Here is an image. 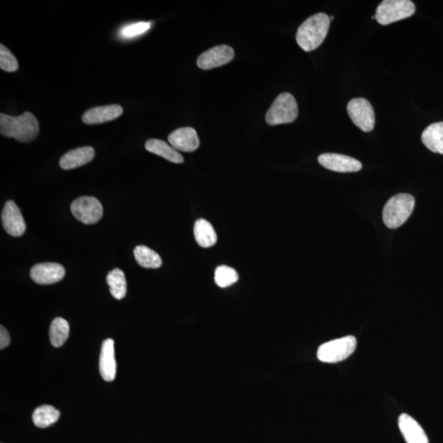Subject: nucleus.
Segmentation results:
<instances>
[{
    "label": "nucleus",
    "mask_w": 443,
    "mask_h": 443,
    "mask_svg": "<svg viewBox=\"0 0 443 443\" xmlns=\"http://www.w3.org/2000/svg\"><path fill=\"white\" fill-rule=\"evenodd\" d=\"M239 276L235 269L221 266L216 268L215 273V281L218 287L225 288L232 286L238 281Z\"/></svg>",
    "instance_id": "393cba45"
},
{
    "label": "nucleus",
    "mask_w": 443,
    "mask_h": 443,
    "mask_svg": "<svg viewBox=\"0 0 443 443\" xmlns=\"http://www.w3.org/2000/svg\"><path fill=\"white\" fill-rule=\"evenodd\" d=\"M421 140L427 149L443 155V122L426 127L423 131Z\"/></svg>",
    "instance_id": "6ab92c4d"
},
{
    "label": "nucleus",
    "mask_w": 443,
    "mask_h": 443,
    "mask_svg": "<svg viewBox=\"0 0 443 443\" xmlns=\"http://www.w3.org/2000/svg\"><path fill=\"white\" fill-rule=\"evenodd\" d=\"M19 68L18 62L13 54L6 47L0 45V69L5 72L14 73Z\"/></svg>",
    "instance_id": "a878e982"
},
{
    "label": "nucleus",
    "mask_w": 443,
    "mask_h": 443,
    "mask_svg": "<svg viewBox=\"0 0 443 443\" xmlns=\"http://www.w3.org/2000/svg\"><path fill=\"white\" fill-rule=\"evenodd\" d=\"M110 293L117 300H122L126 294V281L124 271L119 268H114L107 275Z\"/></svg>",
    "instance_id": "b1692460"
},
{
    "label": "nucleus",
    "mask_w": 443,
    "mask_h": 443,
    "mask_svg": "<svg viewBox=\"0 0 443 443\" xmlns=\"http://www.w3.org/2000/svg\"><path fill=\"white\" fill-rule=\"evenodd\" d=\"M318 160L325 169L338 172H355L362 169L359 160L344 155L326 153L320 155Z\"/></svg>",
    "instance_id": "9b49d317"
},
{
    "label": "nucleus",
    "mask_w": 443,
    "mask_h": 443,
    "mask_svg": "<svg viewBox=\"0 0 443 443\" xmlns=\"http://www.w3.org/2000/svg\"><path fill=\"white\" fill-rule=\"evenodd\" d=\"M415 13V6L410 0H384L377 8L375 19L383 25L408 18Z\"/></svg>",
    "instance_id": "423d86ee"
},
{
    "label": "nucleus",
    "mask_w": 443,
    "mask_h": 443,
    "mask_svg": "<svg viewBox=\"0 0 443 443\" xmlns=\"http://www.w3.org/2000/svg\"><path fill=\"white\" fill-rule=\"evenodd\" d=\"M398 426L407 443H430L425 430L409 415L401 414L399 416Z\"/></svg>",
    "instance_id": "f3484780"
},
{
    "label": "nucleus",
    "mask_w": 443,
    "mask_h": 443,
    "mask_svg": "<svg viewBox=\"0 0 443 443\" xmlns=\"http://www.w3.org/2000/svg\"><path fill=\"white\" fill-rule=\"evenodd\" d=\"M134 256L137 264L142 268H159L163 264L159 254L146 246L135 247Z\"/></svg>",
    "instance_id": "4be33fe9"
},
{
    "label": "nucleus",
    "mask_w": 443,
    "mask_h": 443,
    "mask_svg": "<svg viewBox=\"0 0 443 443\" xmlns=\"http://www.w3.org/2000/svg\"><path fill=\"white\" fill-rule=\"evenodd\" d=\"M123 113V107L119 105L95 107L85 112L83 122L88 125L105 124L119 118Z\"/></svg>",
    "instance_id": "4468645a"
},
{
    "label": "nucleus",
    "mask_w": 443,
    "mask_h": 443,
    "mask_svg": "<svg viewBox=\"0 0 443 443\" xmlns=\"http://www.w3.org/2000/svg\"><path fill=\"white\" fill-rule=\"evenodd\" d=\"M145 147L147 151L165 158V160L175 163V164H182L184 162L180 153L164 141L150 139L146 141Z\"/></svg>",
    "instance_id": "a211bd4d"
},
{
    "label": "nucleus",
    "mask_w": 443,
    "mask_h": 443,
    "mask_svg": "<svg viewBox=\"0 0 443 443\" xmlns=\"http://www.w3.org/2000/svg\"><path fill=\"white\" fill-rule=\"evenodd\" d=\"M234 50L226 45H218L199 56L197 66L203 70H210L230 63L234 59Z\"/></svg>",
    "instance_id": "1a4fd4ad"
},
{
    "label": "nucleus",
    "mask_w": 443,
    "mask_h": 443,
    "mask_svg": "<svg viewBox=\"0 0 443 443\" xmlns=\"http://www.w3.org/2000/svg\"><path fill=\"white\" fill-rule=\"evenodd\" d=\"M415 203V198L406 193L391 197L386 202L383 211L385 225L391 229L403 225L413 212Z\"/></svg>",
    "instance_id": "7ed1b4c3"
},
{
    "label": "nucleus",
    "mask_w": 443,
    "mask_h": 443,
    "mask_svg": "<svg viewBox=\"0 0 443 443\" xmlns=\"http://www.w3.org/2000/svg\"><path fill=\"white\" fill-rule=\"evenodd\" d=\"M167 140L173 148L182 152H193L200 146L197 132L192 127H182L172 131Z\"/></svg>",
    "instance_id": "ddd939ff"
},
{
    "label": "nucleus",
    "mask_w": 443,
    "mask_h": 443,
    "mask_svg": "<svg viewBox=\"0 0 443 443\" xmlns=\"http://www.w3.org/2000/svg\"><path fill=\"white\" fill-rule=\"evenodd\" d=\"M10 344L9 333L6 329L1 325L0 327V349L3 350L6 348Z\"/></svg>",
    "instance_id": "cd10ccee"
},
{
    "label": "nucleus",
    "mask_w": 443,
    "mask_h": 443,
    "mask_svg": "<svg viewBox=\"0 0 443 443\" xmlns=\"http://www.w3.org/2000/svg\"><path fill=\"white\" fill-rule=\"evenodd\" d=\"M60 411L52 406L43 405L33 412V420L38 427H47L54 424L59 419Z\"/></svg>",
    "instance_id": "412c9836"
},
{
    "label": "nucleus",
    "mask_w": 443,
    "mask_h": 443,
    "mask_svg": "<svg viewBox=\"0 0 443 443\" xmlns=\"http://www.w3.org/2000/svg\"><path fill=\"white\" fill-rule=\"evenodd\" d=\"M70 332L69 324L67 320L63 318H56L51 323L49 329V338L51 344L54 348H60L67 341Z\"/></svg>",
    "instance_id": "5701e85b"
},
{
    "label": "nucleus",
    "mask_w": 443,
    "mask_h": 443,
    "mask_svg": "<svg viewBox=\"0 0 443 443\" xmlns=\"http://www.w3.org/2000/svg\"><path fill=\"white\" fill-rule=\"evenodd\" d=\"M150 28V23L141 22L126 25L121 30V35L125 38L136 37L147 32Z\"/></svg>",
    "instance_id": "bb28decb"
},
{
    "label": "nucleus",
    "mask_w": 443,
    "mask_h": 443,
    "mask_svg": "<svg viewBox=\"0 0 443 443\" xmlns=\"http://www.w3.org/2000/svg\"><path fill=\"white\" fill-rule=\"evenodd\" d=\"M194 236L198 245L203 248L215 246L217 234L211 223L203 218L198 220L194 225Z\"/></svg>",
    "instance_id": "aec40b11"
},
{
    "label": "nucleus",
    "mask_w": 443,
    "mask_h": 443,
    "mask_svg": "<svg viewBox=\"0 0 443 443\" xmlns=\"http://www.w3.org/2000/svg\"><path fill=\"white\" fill-rule=\"evenodd\" d=\"M100 372L102 378L105 381L112 382L116 378L117 363L113 339H106L102 344L100 358Z\"/></svg>",
    "instance_id": "2eb2a0df"
},
{
    "label": "nucleus",
    "mask_w": 443,
    "mask_h": 443,
    "mask_svg": "<svg viewBox=\"0 0 443 443\" xmlns=\"http://www.w3.org/2000/svg\"><path fill=\"white\" fill-rule=\"evenodd\" d=\"M358 341L354 336L329 341L321 345L317 350V358L324 363L341 362L350 358L355 350Z\"/></svg>",
    "instance_id": "20e7f679"
},
{
    "label": "nucleus",
    "mask_w": 443,
    "mask_h": 443,
    "mask_svg": "<svg viewBox=\"0 0 443 443\" xmlns=\"http://www.w3.org/2000/svg\"><path fill=\"white\" fill-rule=\"evenodd\" d=\"M298 105L294 96L290 93L280 94L274 100L266 116L271 126L291 124L297 119Z\"/></svg>",
    "instance_id": "39448f33"
},
{
    "label": "nucleus",
    "mask_w": 443,
    "mask_h": 443,
    "mask_svg": "<svg viewBox=\"0 0 443 443\" xmlns=\"http://www.w3.org/2000/svg\"><path fill=\"white\" fill-rule=\"evenodd\" d=\"M1 220L4 230L10 236L22 237L27 229L22 213L13 201H8L5 203Z\"/></svg>",
    "instance_id": "9d476101"
},
{
    "label": "nucleus",
    "mask_w": 443,
    "mask_h": 443,
    "mask_svg": "<svg viewBox=\"0 0 443 443\" xmlns=\"http://www.w3.org/2000/svg\"><path fill=\"white\" fill-rule=\"evenodd\" d=\"M95 155L93 147L84 146L76 148L66 153L61 157L59 165L64 170H71L76 169L93 161Z\"/></svg>",
    "instance_id": "dca6fc26"
},
{
    "label": "nucleus",
    "mask_w": 443,
    "mask_h": 443,
    "mask_svg": "<svg viewBox=\"0 0 443 443\" xmlns=\"http://www.w3.org/2000/svg\"><path fill=\"white\" fill-rule=\"evenodd\" d=\"M71 211L76 220L88 225L98 223L103 217V206L93 196L76 199L71 205Z\"/></svg>",
    "instance_id": "0eeeda50"
},
{
    "label": "nucleus",
    "mask_w": 443,
    "mask_h": 443,
    "mask_svg": "<svg viewBox=\"0 0 443 443\" xmlns=\"http://www.w3.org/2000/svg\"><path fill=\"white\" fill-rule=\"evenodd\" d=\"M348 113L353 124L365 132L374 129L375 115L373 107L367 100L355 98L348 105Z\"/></svg>",
    "instance_id": "6e6552de"
},
{
    "label": "nucleus",
    "mask_w": 443,
    "mask_h": 443,
    "mask_svg": "<svg viewBox=\"0 0 443 443\" xmlns=\"http://www.w3.org/2000/svg\"><path fill=\"white\" fill-rule=\"evenodd\" d=\"M0 132L8 138L28 143L37 138L40 124L35 116L30 112L17 117L2 113L0 114Z\"/></svg>",
    "instance_id": "f257e3e1"
},
{
    "label": "nucleus",
    "mask_w": 443,
    "mask_h": 443,
    "mask_svg": "<svg viewBox=\"0 0 443 443\" xmlns=\"http://www.w3.org/2000/svg\"><path fill=\"white\" fill-rule=\"evenodd\" d=\"M30 275L35 283L49 285L60 282L65 276V269L58 263H42L35 264Z\"/></svg>",
    "instance_id": "f8f14e48"
},
{
    "label": "nucleus",
    "mask_w": 443,
    "mask_h": 443,
    "mask_svg": "<svg viewBox=\"0 0 443 443\" xmlns=\"http://www.w3.org/2000/svg\"><path fill=\"white\" fill-rule=\"evenodd\" d=\"M331 20L327 14L313 15L300 25L295 39L305 52L317 49L323 44L329 33Z\"/></svg>",
    "instance_id": "f03ea898"
}]
</instances>
